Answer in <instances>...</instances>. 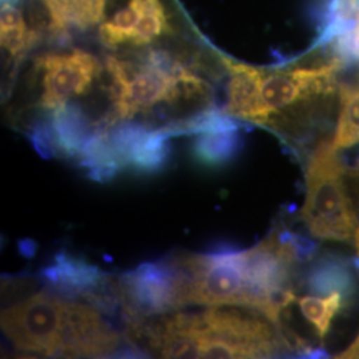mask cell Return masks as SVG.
Returning a JSON list of instances; mask_svg holds the SVG:
<instances>
[{
    "mask_svg": "<svg viewBox=\"0 0 359 359\" xmlns=\"http://www.w3.org/2000/svg\"><path fill=\"white\" fill-rule=\"evenodd\" d=\"M39 277L47 289L65 299H86L103 287L109 278L88 261L60 250L51 262L40 270Z\"/></svg>",
    "mask_w": 359,
    "mask_h": 359,
    "instance_id": "obj_11",
    "label": "cell"
},
{
    "mask_svg": "<svg viewBox=\"0 0 359 359\" xmlns=\"http://www.w3.org/2000/svg\"><path fill=\"white\" fill-rule=\"evenodd\" d=\"M35 69L41 87L38 104L43 109H56L83 95L100 75L97 59L83 50L41 55L36 59Z\"/></svg>",
    "mask_w": 359,
    "mask_h": 359,
    "instance_id": "obj_8",
    "label": "cell"
},
{
    "mask_svg": "<svg viewBox=\"0 0 359 359\" xmlns=\"http://www.w3.org/2000/svg\"><path fill=\"white\" fill-rule=\"evenodd\" d=\"M51 124L57 154L69 158H76L95 130L90 129V116L74 103L53 109Z\"/></svg>",
    "mask_w": 359,
    "mask_h": 359,
    "instance_id": "obj_14",
    "label": "cell"
},
{
    "mask_svg": "<svg viewBox=\"0 0 359 359\" xmlns=\"http://www.w3.org/2000/svg\"><path fill=\"white\" fill-rule=\"evenodd\" d=\"M67 301L40 292L1 313V330L13 346L25 353L59 357L63 344Z\"/></svg>",
    "mask_w": 359,
    "mask_h": 359,
    "instance_id": "obj_6",
    "label": "cell"
},
{
    "mask_svg": "<svg viewBox=\"0 0 359 359\" xmlns=\"http://www.w3.org/2000/svg\"><path fill=\"white\" fill-rule=\"evenodd\" d=\"M337 358L339 359H359V335L355 341L347 347L345 351H342Z\"/></svg>",
    "mask_w": 359,
    "mask_h": 359,
    "instance_id": "obj_23",
    "label": "cell"
},
{
    "mask_svg": "<svg viewBox=\"0 0 359 359\" xmlns=\"http://www.w3.org/2000/svg\"><path fill=\"white\" fill-rule=\"evenodd\" d=\"M297 304L301 314L313 325L321 341L329 333L334 317L348 305L345 297L341 293H333L327 298H321L318 295H305L302 298H297Z\"/></svg>",
    "mask_w": 359,
    "mask_h": 359,
    "instance_id": "obj_19",
    "label": "cell"
},
{
    "mask_svg": "<svg viewBox=\"0 0 359 359\" xmlns=\"http://www.w3.org/2000/svg\"><path fill=\"white\" fill-rule=\"evenodd\" d=\"M148 344L163 358H271L290 351L264 314L229 306L149 322Z\"/></svg>",
    "mask_w": 359,
    "mask_h": 359,
    "instance_id": "obj_2",
    "label": "cell"
},
{
    "mask_svg": "<svg viewBox=\"0 0 359 359\" xmlns=\"http://www.w3.org/2000/svg\"><path fill=\"white\" fill-rule=\"evenodd\" d=\"M27 137L34 147L35 152L44 160L57 156V147L52 129L51 120L41 118L31 124L27 132Z\"/></svg>",
    "mask_w": 359,
    "mask_h": 359,
    "instance_id": "obj_20",
    "label": "cell"
},
{
    "mask_svg": "<svg viewBox=\"0 0 359 359\" xmlns=\"http://www.w3.org/2000/svg\"><path fill=\"white\" fill-rule=\"evenodd\" d=\"M359 142V80L341 84V108L333 139L337 151L351 148Z\"/></svg>",
    "mask_w": 359,
    "mask_h": 359,
    "instance_id": "obj_18",
    "label": "cell"
},
{
    "mask_svg": "<svg viewBox=\"0 0 359 359\" xmlns=\"http://www.w3.org/2000/svg\"><path fill=\"white\" fill-rule=\"evenodd\" d=\"M337 1H342V3H350V4H354V3H358L359 0H337Z\"/></svg>",
    "mask_w": 359,
    "mask_h": 359,
    "instance_id": "obj_25",
    "label": "cell"
},
{
    "mask_svg": "<svg viewBox=\"0 0 359 359\" xmlns=\"http://www.w3.org/2000/svg\"><path fill=\"white\" fill-rule=\"evenodd\" d=\"M304 286L310 294L326 297L341 293L350 302L355 295L357 278L345 258L326 255L317 258L305 271Z\"/></svg>",
    "mask_w": 359,
    "mask_h": 359,
    "instance_id": "obj_12",
    "label": "cell"
},
{
    "mask_svg": "<svg viewBox=\"0 0 359 359\" xmlns=\"http://www.w3.org/2000/svg\"><path fill=\"white\" fill-rule=\"evenodd\" d=\"M160 13H167L163 0H128L111 20L102 23L99 38L104 46L109 48L132 46L133 32L140 22Z\"/></svg>",
    "mask_w": 359,
    "mask_h": 359,
    "instance_id": "obj_13",
    "label": "cell"
},
{
    "mask_svg": "<svg viewBox=\"0 0 359 359\" xmlns=\"http://www.w3.org/2000/svg\"><path fill=\"white\" fill-rule=\"evenodd\" d=\"M345 167L333 142L323 140L310 154L306 167V200L301 217L313 237L348 241L358 218L348 204L344 187Z\"/></svg>",
    "mask_w": 359,
    "mask_h": 359,
    "instance_id": "obj_4",
    "label": "cell"
},
{
    "mask_svg": "<svg viewBox=\"0 0 359 359\" xmlns=\"http://www.w3.org/2000/svg\"><path fill=\"white\" fill-rule=\"evenodd\" d=\"M19 252H20V255H23L27 258H31V257L35 256L36 244L28 238L22 240V241H19Z\"/></svg>",
    "mask_w": 359,
    "mask_h": 359,
    "instance_id": "obj_22",
    "label": "cell"
},
{
    "mask_svg": "<svg viewBox=\"0 0 359 359\" xmlns=\"http://www.w3.org/2000/svg\"><path fill=\"white\" fill-rule=\"evenodd\" d=\"M1 47L6 50L13 65L38 43V34L27 26V20L20 10L11 3H1Z\"/></svg>",
    "mask_w": 359,
    "mask_h": 359,
    "instance_id": "obj_17",
    "label": "cell"
},
{
    "mask_svg": "<svg viewBox=\"0 0 359 359\" xmlns=\"http://www.w3.org/2000/svg\"><path fill=\"white\" fill-rule=\"evenodd\" d=\"M130 321L172 313L188 305V277L176 258L144 262L118 277Z\"/></svg>",
    "mask_w": 359,
    "mask_h": 359,
    "instance_id": "obj_7",
    "label": "cell"
},
{
    "mask_svg": "<svg viewBox=\"0 0 359 359\" xmlns=\"http://www.w3.org/2000/svg\"><path fill=\"white\" fill-rule=\"evenodd\" d=\"M109 139L124 168L139 175L163 172L170 158V136L164 129H152L142 123L126 120L112 127Z\"/></svg>",
    "mask_w": 359,
    "mask_h": 359,
    "instance_id": "obj_10",
    "label": "cell"
},
{
    "mask_svg": "<svg viewBox=\"0 0 359 359\" xmlns=\"http://www.w3.org/2000/svg\"><path fill=\"white\" fill-rule=\"evenodd\" d=\"M325 46L326 51L314 57L276 68H258L221 55L229 75L224 111L276 129L330 103L341 95L339 75L347 65Z\"/></svg>",
    "mask_w": 359,
    "mask_h": 359,
    "instance_id": "obj_1",
    "label": "cell"
},
{
    "mask_svg": "<svg viewBox=\"0 0 359 359\" xmlns=\"http://www.w3.org/2000/svg\"><path fill=\"white\" fill-rule=\"evenodd\" d=\"M278 236H280V238L283 240V243H287L292 246V249L294 250L295 256H297L299 262H305L309 259H313L316 256L318 245L308 237H304V236H299L297 233L289 231H281V233H278Z\"/></svg>",
    "mask_w": 359,
    "mask_h": 359,
    "instance_id": "obj_21",
    "label": "cell"
},
{
    "mask_svg": "<svg viewBox=\"0 0 359 359\" xmlns=\"http://www.w3.org/2000/svg\"><path fill=\"white\" fill-rule=\"evenodd\" d=\"M241 148V128L210 130L197 135L192 144V157L198 165L218 169L231 163Z\"/></svg>",
    "mask_w": 359,
    "mask_h": 359,
    "instance_id": "obj_16",
    "label": "cell"
},
{
    "mask_svg": "<svg viewBox=\"0 0 359 359\" xmlns=\"http://www.w3.org/2000/svg\"><path fill=\"white\" fill-rule=\"evenodd\" d=\"M105 67L111 77L114 123L147 114L158 104L206 109L212 102L205 80L165 51H149L137 60L109 56Z\"/></svg>",
    "mask_w": 359,
    "mask_h": 359,
    "instance_id": "obj_3",
    "label": "cell"
},
{
    "mask_svg": "<svg viewBox=\"0 0 359 359\" xmlns=\"http://www.w3.org/2000/svg\"><path fill=\"white\" fill-rule=\"evenodd\" d=\"M130 345L126 335L118 333L112 322L92 305L68 302L63 344L59 357L100 358L112 357Z\"/></svg>",
    "mask_w": 359,
    "mask_h": 359,
    "instance_id": "obj_9",
    "label": "cell"
},
{
    "mask_svg": "<svg viewBox=\"0 0 359 359\" xmlns=\"http://www.w3.org/2000/svg\"><path fill=\"white\" fill-rule=\"evenodd\" d=\"M76 160L77 165L86 172L87 177L100 184L112 181L124 169L112 147L109 129L95 128Z\"/></svg>",
    "mask_w": 359,
    "mask_h": 359,
    "instance_id": "obj_15",
    "label": "cell"
},
{
    "mask_svg": "<svg viewBox=\"0 0 359 359\" xmlns=\"http://www.w3.org/2000/svg\"><path fill=\"white\" fill-rule=\"evenodd\" d=\"M354 241H355V246H357V253H358L359 257V226L357 228V231H355V234H354Z\"/></svg>",
    "mask_w": 359,
    "mask_h": 359,
    "instance_id": "obj_24",
    "label": "cell"
},
{
    "mask_svg": "<svg viewBox=\"0 0 359 359\" xmlns=\"http://www.w3.org/2000/svg\"><path fill=\"white\" fill-rule=\"evenodd\" d=\"M175 258L188 277V305L248 308L245 250L218 244L206 255Z\"/></svg>",
    "mask_w": 359,
    "mask_h": 359,
    "instance_id": "obj_5",
    "label": "cell"
}]
</instances>
